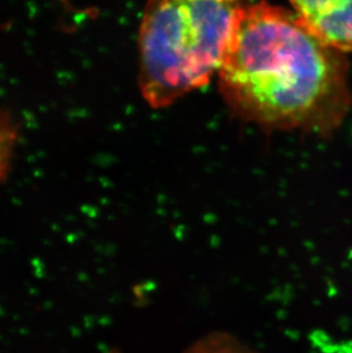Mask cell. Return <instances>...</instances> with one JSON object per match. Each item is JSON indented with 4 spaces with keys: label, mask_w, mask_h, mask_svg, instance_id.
I'll return each instance as SVG.
<instances>
[{
    "label": "cell",
    "mask_w": 352,
    "mask_h": 353,
    "mask_svg": "<svg viewBox=\"0 0 352 353\" xmlns=\"http://www.w3.org/2000/svg\"><path fill=\"white\" fill-rule=\"evenodd\" d=\"M217 76L230 110L266 130L326 137L351 109L346 54L266 1L244 8Z\"/></svg>",
    "instance_id": "6da1fadb"
},
{
    "label": "cell",
    "mask_w": 352,
    "mask_h": 353,
    "mask_svg": "<svg viewBox=\"0 0 352 353\" xmlns=\"http://www.w3.org/2000/svg\"><path fill=\"white\" fill-rule=\"evenodd\" d=\"M247 0H148L139 34L140 90L153 109L217 74Z\"/></svg>",
    "instance_id": "7a4b0ae2"
},
{
    "label": "cell",
    "mask_w": 352,
    "mask_h": 353,
    "mask_svg": "<svg viewBox=\"0 0 352 353\" xmlns=\"http://www.w3.org/2000/svg\"><path fill=\"white\" fill-rule=\"evenodd\" d=\"M293 12L329 46L352 53V0H289Z\"/></svg>",
    "instance_id": "3957f363"
},
{
    "label": "cell",
    "mask_w": 352,
    "mask_h": 353,
    "mask_svg": "<svg viewBox=\"0 0 352 353\" xmlns=\"http://www.w3.org/2000/svg\"><path fill=\"white\" fill-rule=\"evenodd\" d=\"M19 139L20 130L17 120L10 111L0 109V184L10 174Z\"/></svg>",
    "instance_id": "277c9868"
},
{
    "label": "cell",
    "mask_w": 352,
    "mask_h": 353,
    "mask_svg": "<svg viewBox=\"0 0 352 353\" xmlns=\"http://www.w3.org/2000/svg\"><path fill=\"white\" fill-rule=\"evenodd\" d=\"M186 353H254L251 349L226 334H212L204 337Z\"/></svg>",
    "instance_id": "5b68a950"
},
{
    "label": "cell",
    "mask_w": 352,
    "mask_h": 353,
    "mask_svg": "<svg viewBox=\"0 0 352 353\" xmlns=\"http://www.w3.org/2000/svg\"><path fill=\"white\" fill-rule=\"evenodd\" d=\"M110 353H119V352H117V351L113 350V351H111V352H110Z\"/></svg>",
    "instance_id": "8992f818"
}]
</instances>
